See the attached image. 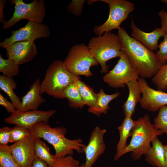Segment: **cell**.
Wrapping results in <instances>:
<instances>
[{"instance_id":"cell-1","label":"cell","mask_w":167,"mask_h":167,"mask_svg":"<svg viewBox=\"0 0 167 167\" xmlns=\"http://www.w3.org/2000/svg\"><path fill=\"white\" fill-rule=\"evenodd\" d=\"M118 35L121 50L139 75L150 78L157 73L163 65L156 54L129 36L123 27L118 30Z\"/></svg>"},{"instance_id":"cell-2","label":"cell","mask_w":167,"mask_h":167,"mask_svg":"<svg viewBox=\"0 0 167 167\" xmlns=\"http://www.w3.org/2000/svg\"><path fill=\"white\" fill-rule=\"evenodd\" d=\"M31 135L34 138H43L54 147L56 158L68 155L72 156L74 151L84 153L86 145L80 138L71 140L65 137L67 131L64 127L52 128L48 122H41L30 129Z\"/></svg>"},{"instance_id":"cell-3","label":"cell","mask_w":167,"mask_h":167,"mask_svg":"<svg viewBox=\"0 0 167 167\" xmlns=\"http://www.w3.org/2000/svg\"><path fill=\"white\" fill-rule=\"evenodd\" d=\"M163 134L151 123L148 115L139 118L131 130V138L129 144L119 154L114 156V160H118L122 155L130 152H132L131 156L134 160L139 159L149 150L152 140Z\"/></svg>"},{"instance_id":"cell-4","label":"cell","mask_w":167,"mask_h":167,"mask_svg":"<svg viewBox=\"0 0 167 167\" xmlns=\"http://www.w3.org/2000/svg\"><path fill=\"white\" fill-rule=\"evenodd\" d=\"M79 79V76L72 74L66 68L63 61L56 60L46 71L45 78L41 83V94L46 93L56 98H64L63 93L65 88Z\"/></svg>"},{"instance_id":"cell-5","label":"cell","mask_w":167,"mask_h":167,"mask_svg":"<svg viewBox=\"0 0 167 167\" xmlns=\"http://www.w3.org/2000/svg\"><path fill=\"white\" fill-rule=\"evenodd\" d=\"M88 46L93 57L101 67V73H107L109 69L106 63L109 60L120 56L121 46L118 35L110 32L93 37Z\"/></svg>"},{"instance_id":"cell-6","label":"cell","mask_w":167,"mask_h":167,"mask_svg":"<svg viewBox=\"0 0 167 167\" xmlns=\"http://www.w3.org/2000/svg\"><path fill=\"white\" fill-rule=\"evenodd\" d=\"M64 66L74 75L89 77L92 75L91 67L99 63L90 53L88 46L83 43L73 46L63 61Z\"/></svg>"},{"instance_id":"cell-7","label":"cell","mask_w":167,"mask_h":167,"mask_svg":"<svg viewBox=\"0 0 167 167\" xmlns=\"http://www.w3.org/2000/svg\"><path fill=\"white\" fill-rule=\"evenodd\" d=\"M11 4L15 5L12 17L3 24L4 29L9 28L24 19L42 24L46 15V7L43 0H34L26 3L23 0H11Z\"/></svg>"},{"instance_id":"cell-8","label":"cell","mask_w":167,"mask_h":167,"mask_svg":"<svg viewBox=\"0 0 167 167\" xmlns=\"http://www.w3.org/2000/svg\"><path fill=\"white\" fill-rule=\"evenodd\" d=\"M109 4V12L106 21L101 25L95 26L93 31L97 36L103 33L110 32L114 29L118 30L122 23L135 10L134 3L125 0H101Z\"/></svg>"},{"instance_id":"cell-9","label":"cell","mask_w":167,"mask_h":167,"mask_svg":"<svg viewBox=\"0 0 167 167\" xmlns=\"http://www.w3.org/2000/svg\"><path fill=\"white\" fill-rule=\"evenodd\" d=\"M139 78V75L132 66L126 54L121 50L117 64L103 77V80L110 87L116 88H124L126 83L137 80Z\"/></svg>"},{"instance_id":"cell-10","label":"cell","mask_w":167,"mask_h":167,"mask_svg":"<svg viewBox=\"0 0 167 167\" xmlns=\"http://www.w3.org/2000/svg\"><path fill=\"white\" fill-rule=\"evenodd\" d=\"M11 36L0 43V46L6 49L14 43L21 41L34 42L36 39L48 38L51 36L49 27L46 25L28 21L24 27L16 30H12Z\"/></svg>"},{"instance_id":"cell-11","label":"cell","mask_w":167,"mask_h":167,"mask_svg":"<svg viewBox=\"0 0 167 167\" xmlns=\"http://www.w3.org/2000/svg\"><path fill=\"white\" fill-rule=\"evenodd\" d=\"M54 109L48 110H29L21 112L16 110L7 117L4 122L6 123L18 125L30 130L37 123L48 122L50 118L56 112Z\"/></svg>"},{"instance_id":"cell-12","label":"cell","mask_w":167,"mask_h":167,"mask_svg":"<svg viewBox=\"0 0 167 167\" xmlns=\"http://www.w3.org/2000/svg\"><path fill=\"white\" fill-rule=\"evenodd\" d=\"M138 81L142 94L139 103L143 108L151 112H156L164 105H167V93L155 90L148 84L144 78H139Z\"/></svg>"},{"instance_id":"cell-13","label":"cell","mask_w":167,"mask_h":167,"mask_svg":"<svg viewBox=\"0 0 167 167\" xmlns=\"http://www.w3.org/2000/svg\"><path fill=\"white\" fill-rule=\"evenodd\" d=\"M106 131L96 126L92 132L89 142L84 149L86 158L84 167H92L104 153L106 148L104 137Z\"/></svg>"},{"instance_id":"cell-14","label":"cell","mask_w":167,"mask_h":167,"mask_svg":"<svg viewBox=\"0 0 167 167\" xmlns=\"http://www.w3.org/2000/svg\"><path fill=\"white\" fill-rule=\"evenodd\" d=\"M12 155L21 167H31L36 157L33 138L31 136L10 146Z\"/></svg>"},{"instance_id":"cell-15","label":"cell","mask_w":167,"mask_h":167,"mask_svg":"<svg viewBox=\"0 0 167 167\" xmlns=\"http://www.w3.org/2000/svg\"><path fill=\"white\" fill-rule=\"evenodd\" d=\"M6 49L8 58L19 65L31 61L38 53L34 42L27 41L15 42Z\"/></svg>"},{"instance_id":"cell-16","label":"cell","mask_w":167,"mask_h":167,"mask_svg":"<svg viewBox=\"0 0 167 167\" xmlns=\"http://www.w3.org/2000/svg\"><path fill=\"white\" fill-rule=\"evenodd\" d=\"M131 27L132 29L131 36L152 51L157 50L158 48L159 40L165 34L161 28H156L150 32H144L135 25L132 18Z\"/></svg>"},{"instance_id":"cell-17","label":"cell","mask_w":167,"mask_h":167,"mask_svg":"<svg viewBox=\"0 0 167 167\" xmlns=\"http://www.w3.org/2000/svg\"><path fill=\"white\" fill-rule=\"evenodd\" d=\"M40 85V79H37L30 86L27 93L21 99V106L17 111L24 112L37 110L41 105L46 101L41 96Z\"/></svg>"},{"instance_id":"cell-18","label":"cell","mask_w":167,"mask_h":167,"mask_svg":"<svg viewBox=\"0 0 167 167\" xmlns=\"http://www.w3.org/2000/svg\"><path fill=\"white\" fill-rule=\"evenodd\" d=\"M152 146L144 155L146 161L152 166L156 167H167L165 160L164 145L155 137L152 141Z\"/></svg>"},{"instance_id":"cell-19","label":"cell","mask_w":167,"mask_h":167,"mask_svg":"<svg viewBox=\"0 0 167 167\" xmlns=\"http://www.w3.org/2000/svg\"><path fill=\"white\" fill-rule=\"evenodd\" d=\"M126 85L128 87L129 93L126 101L122 105L123 112L125 116H132L135 111L137 103L140 101L142 92L138 80L128 82Z\"/></svg>"},{"instance_id":"cell-20","label":"cell","mask_w":167,"mask_h":167,"mask_svg":"<svg viewBox=\"0 0 167 167\" xmlns=\"http://www.w3.org/2000/svg\"><path fill=\"white\" fill-rule=\"evenodd\" d=\"M120 93L117 92L114 94L108 95L105 94L102 89H100L97 93L96 102L93 106L90 107L88 109L89 112L92 113L97 116L102 114H105L110 109L109 106V103L118 96Z\"/></svg>"},{"instance_id":"cell-21","label":"cell","mask_w":167,"mask_h":167,"mask_svg":"<svg viewBox=\"0 0 167 167\" xmlns=\"http://www.w3.org/2000/svg\"><path fill=\"white\" fill-rule=\"evenodd\" d=\"M136 122V121H134L131 116H125L121 125L118 128L120 137L117 145V152L115 156L118 155L127 147V139L131 136V130Z\"/></svg>"},{"instance_id":"cell-22","label":"cell","mask_w":167,"mask_h":167,"mask_svg":"<svg viewBox=\"0 0 167 167\" xmlns=\"http://www.w3.org/2000/svg\"><path fill=\"white\" fill-rule=\"evenodd\" d=\"M17 87L16 82L12 78L0 75V88L6 94L17 110L21 106V100L14 91Z\"/></svg>"},{"instance_id":"cell-23","label":"cell","mask_w":167,"mask_h":167,"mask_svg":"<svg viewBox=\"0 0 167 167\" xmlns=\"http://www.w3.org/2000/svg\"><path fill=\"white\" fill-rule=\"evenodd\" d=\"M65 98L68 101L69 105L72 108L82 109L85 105L78 89L73 83L68 85L64 89L63 93Z\"/></svg>"},{"instance_id":"cell-24","label":"cell","mask_w":167,"mask_h":167,"mask_svg":"<svg viewBox=\"0 0 167 167\" xmlns=\"http://www.w3.org/2000/svg\"><path fill=\"white\" fill-rule=\"evenodd\" d=\"M33 138L36 157L44 161L48 165H52L56 158L54 155L51 154L49 148L41 139Z\"/></svg>"},{"instance_id":"cell-25","label":"cell","mask_w":167,"mask_h":167,"mask_svg":"<svg viewBox=\"0 0 167 167\" xmlns=\"http://www.w3.org/2000/svg\"><path fill=\"white\" fill-rule=\"evenodd\" d=\"M74 83L77 86L85 105L89 107L94 106L97 101V93H95L92 88L80 80Z\"/></svg>"},{"instance_id":"cell-26","label":"cell","mask_w":167,"mask_h":167,"mask_svg":"<svg viewBox=\"0 0 167 167\" xmlns=\"http://www.w3.org/2000/svg\"><path fill=\"white\" fill-rule=\"evenodd\" d=\"M19 65L12 59L8 58L5 59L0 54V72L3 75L10 78L19 75Z\"/></svg>"},{"instance_id":"cell-27","label":"cell","mask_w":167,"mask_h":167,"mask_svg":"<svg viewBox=\"0 0 167 167\" xmlns=\"http://www.w3.org/2000/svg\"><path fill=\"white\" fill-rule=\"evenodd\" d=\"M0 167H21L13 158L8 145H0Z\"/></svg>"},{"instance_id":"cell-28","label":"cell","mask_w":167,"mask_h":167,"mask_svg":"<svg viewBox=\"0 0 167 167\" xmlns=\"http://www.w3.org/2000/svg\"><path fill=\"white\" fill-rule=\"evenodd\" d=\"M152 83L156 86L157 90L163 91L167 88V64L162 66L152 79Z\"/></svg>"},{"instance_id":"cell-29","label":"cell","mask_w":167,"mask_h":167,"mask_svg":"<svg viewBox=\"0 0 167 167\" xmlns=\"http://www.w3.org/2000/svg\"><path fill=\"white\" fill-rule=\"evenodd\" d=\"M31 136L29 129L23 126L16 125L11 128L10 143H16Z\"/></svg>"},{"instance_id":"cell-30","label":"cell","mask_w":167,"mask_h":167,"mask_svg":"<svg viewBox=\"0 0 167 167\" xmlns=\"http://www.w3.org/2000/svg\"><path fill=\"white\" fill-rule=\"evenodd\" d=\"M154 120V125L163 134L167 135V106L161 107Z\"/></svg>"},{"instance_id":"cell-31","label":"cell","mask_w":167,"mask_h":167,"mask_svg":"<svg viewBox=\"0 0 167 167\" xmlns=\"http://www.w3.org/2000/svg\"><path fill=\"white\" fill-rule=\"evenodd\" d=\"M79 161L75 159L71 156L56 158V161L52 165H48L47 167H79Z\"/></svg>"},{"instance_id":"cell-32","label":"cell","mask_w":167,"mask_h":167,"mask_svg":"<svg viewBox=\"0 0 167 167\" xmlns=\"http://www.w3.org/2000/svg\"><path fill=\"white\" fill-rule=\"evenodd\" d=\"M163 37L164 40L158 45L159 50L156 54L163 65L166 64L167 62V34H165Z\"/></svg>"},{"instance_id":"cell-33","label":"cell","mask_w":167,"mask_h":167,"mask_svg":"<svg viewBox=\"0 0 167 167\" xmlns=\"http://www.w3.org/2000/svg\"><path fill=\"white\" fill-rule=\"evenodd\" d=\"M85 1V0H72L68 6V11L75 16H80Z\"/></svg>"},{"instance_id":"cell-34","label":"cell","mask_w":167,"mask_h":167,"mask_svg":"<svg viewBox=\"0 0 167 167\" xmlns=\"http://www.w3.org/2000/svg\"><path fill=\"white\" fill-rule=\"evenodd\" d=\"M11 129L6 126L0 129V145H6L10 143Z\"/></svg>"},{"instance_id":"cell-35","label":"cell","mask_w":167,"mask_h":167,"mask_svg":"<svg viewBox=\"0 0 167 167\" xmlns=\"http://www.w3.org/2000/svg\"><path fill=\"white\" fill-rule=\"evenodd\" d=\"M0 105L4 107L9 113L11 114L16 110L13 103L3 97L1 93H0Z\"/></svg>"},{"instance_id":"cell-36","label":"cell","mask_w":167,"mask_h":167,"mask_svg":"<svg viewBox=\"0 0 167 167\" xmlns=\"http://www.w3.org/2000/svg\"><path fill=\"white\" fill-rule=\"evenodd\" d=\"M160 18L161 26V28L165 34H167V11L161 10L158 13Z\"/></svg>"},{"instance_id":"cell-37","label":"cell","mask_w":167,"mask_h":167,"mask_svg":"<svg viewBox=\"0 0 167 167\" xmlns=\"http://www.w3.org/2000/svg\"><path fill=\"white\" fill-rule=\"evenodd\" d=\"M48 165L44 161L36 157L31 167H47Z\"/></svg>"},{"instance_id":"cell-38","label":"cell","mask_w":167,"mask_h":167,"mask_svg":"<svg viewBox=\"0 0 167 167\" xmlns=\"http://www.w3.org/2000/svg\"><path fill=\"white\" fill-rule=\"evenodd\" d=\"M6 2L5 0H0V22L2 24H3L6 21L3 13V9Z\"/></svg>"},{"instance_id":"cell-39","label":"cell","mask_w":167,"mask_h":167,"mask_svg":"<svg viewBox=\"0 0 167 167\" xmlns=\"http://www.w3.org/2000/svg\"><path fill=\"white\" fill-rule=\"evenodd\" d=\"M165 149V160L167 164V144L164 145Z\"/></svg>"},{"instance_id":"cell-40","label":"cell","mask_w":167,"mask_h":167,"mask_svg":"<svg viewBox=\"0 0 167 167\" xmlns=\"http://www.w3.org/2000/svg\"><path fill=\"white\" fill-rule=\"evenodd\" d=\"M161 2L167 4V0H161Z\"/></svg>"},{"instance_id":"cell-41","label":"cell","mask_w":167,"mask_h":167,"mask_svg":"<svg viewBox=\"0 0 167 167\" xmlns=\"http://www.w3.org/2000/svg\"><path fill=\"white\" fill-rule=\"evenodd\" d=\"M79 167H84V164H82L79 166Z\"/></svg>"}]
</instances>
